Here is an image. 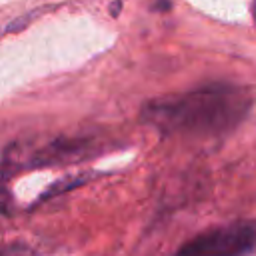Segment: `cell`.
I'll return each mask as SVG.
<instances>
[{
	"instance_id": "277c9868",
	"label": "cell",
	"mask_w": 256,
	"mask_h": 256,
	"mask_svg": "<svg viewBox=\"0 0 256 256\" xmlns=\"http://www.w3.org/2000/svg\"><path fill=\"white\" fill-rule=\"evenodd\" d=\"M170 8H172L170 0H158V2L154 4V10H160V12H168Z\"/></svg>"
},
{
	"instance_id": "7a4b0ae2",
	"label": "cell",
	"mask_w": 256,
	"mask_h": 256,
	"mask_svg": "<svg viewBox=\"0 0 256 256\" xmlns=\"http://www.w3.org/2000/svg\"><path fill=\"white\" fill-rule=\"evenodd\" d=\"M256 248V222H234L224 228H216L186 242L178 252L190 256H228L246 254Z\"/></svg>"
},
{
	"instance_id": "6da1fadb",
	"label": "cell",
	"mask_w": 256,
	"mask_h": 256,
	"mask_svg": "<svg viewBox=\"0 0 256 256\" xmlns=\"http://www.w3.org/2000/svg\"><path fill=\"white\" fill-rule=\"evenodd\" d=\"M242 86L210 82L184 94L150 100L142 106V122L166 136L218 138L236 130L252 108Z\"/></svg>"
},
{
	"instance_id": "5b68a950",
	"label": "cell",
	"mask_w": 256,
	"mask_h": 256,
	"mask_svg": "<svg viewBox=\"0 0 256 256\" xmlns=\"http://www.w3.org/2000/svg\"><path fill=\"white\" fill-rule=\"evenodd\" d=\"M254 20H256V0H254Z\"/></svg>"
},
{
	"instance_id": "3957f363",
	"label": "cell",
	"mask_w": 256,
	"mask_h": 256,
	"mask_svg": "<svg viewBox=\"0 0 256 256\" xmlns=\"http://www.w3.org/2000/svg\"><path fill=\"white\" fill-rule=\"evenodd\" d=\"M90 140H56L48 146L40 148V152L30 156V166H48L56 162H70L74 158H82L90 150Z\"/></svg>"
}]
</instances>
